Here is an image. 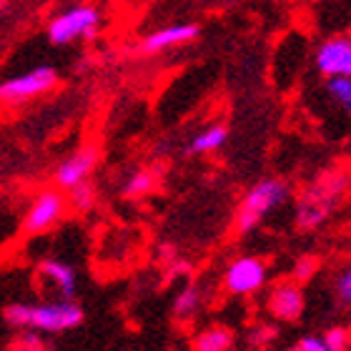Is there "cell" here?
Wrapping results in <instances>:
<instances>
[{"instance_id":"6da1fadb","label":"cell","mask_w":351,"mask_h":351,"mask_svg":"<svg viewBox=\"0 0 351 351\" xmlns=\"http://www.w3.org/2000/svg\"><path fill=\"white\" fill-rule=\"evenodd\" d=\"M3 319L8 326L21 331H36V334H63V331L78 329L86 319V311L75 299H53L25 304L13 301L3 308Z\"/></svg>"},{"instance_id":"7a4b0ae2","label":"cell","mask_w":351,"mask_h":351,"mask_svg":"<svg viewBox=\"0 0 351 351\" xmlns=\"http://www.w3.org/2000/svg\"><path fill=\"white\" fill-rule=\"evenodd\" d=\"M346 183H349V178L344 173H326L316 186L304 191L299 208H296V226L301 231H311V228L322 226L331 216L334 201L346 189Z\"/></svg>"},{"instance_id":"3957f363","label":"cell","mask_w":351,"mask_h":351,"mask_svg":"<svg viewBox=\"0 0 351 351\" xmlns=\"http://www.w3.org/2000/svg\"><path fill=\"white\" fill-rule=\"evenodd\" d=\"M286 196H289V189H286L284 181H278V178L258 181L239 204V211H236L234 219L236 234H249L251 228H256L271 208L284 204Z\"/></svg>"},{"instance_id":"277c9868","label":"cell","mask_w":351,"mask_h":351,"mask_svg":"<svg viewBox=\"0 0 351 351\" xmlns=\"http://www.w3.org/2000/svg\"><path fill=\"white\" fill-rule=\"evenodd\" d=\"M103 13L95 5H73L48 21L45 36L53 45H68L81 38H93L101 30Z\"/></svg>"},{"instance_id":"5b68a950","label":"cell","mask_w":351,"mask_h":351,"mask_svg":"<svg viewBox=\"0 0 351 351\" xmlns=\"http://www.w3.org/2000/svg\"><path fill=\"white\" fill-rule=\"evenodd\" d=\"M58 83V73L51 66H38L28 73L13 75L8 81H0V103H25L30 98L48 93Z\"/></svg>"},{"instance_id":"8992f818","label":"cell","mask_w":351,"mask_h":351,"mask_svg":"<svg viewBox=\"0 0 351 351\" xmlns=\"http://www.w3.org/2000/svg\"><path fill=\"white\" fill-rule=\"evenodd\" d=\"M66 213V198L56 189H48L43 193H38L36 201L30 204L28 213L23 216L21 231L25 236H36L51 231Z\"/></svg>"},{"instance_id":"52a82bcc","label":"cell","mask_w":351,"mask_h":351,"mask_svg":"<svg viewBox=\"0 0 351 351\" xmlns=\"http://www.w3.org/2000/svg\"><path fill=\"white\" fill-rule=\"evenodd\" d=\"M316 68L326 78H351V36L326 38L316 48Z\"/></svg>"},{"instance_id":"ba28073f","label":"cell","mask_w":351,"mask_h":351,"mask_svg":"<svg viewBox=\"0 0 351 351\" xmlns=\"http://www.w3.org/2000/svg\"><path fill=\"white\" fill-rule=\"evenodd\" d=\"M263 281H266V263L254 256L236 258L226 269V276H223L226 289L231 293H236V296L256 293L263 286Z\"/></svg>"},{"instance_id":"9c48e42d","label":"cell","mask_w":351,"mask_h":351,"mask_svg":"<svg viewBox=\"0 0 351 351\" xmlns=\"http://www.w3.org/2000/svg\"><path fill=\"white\" fill-rule=\"evenodd\" d=\"M95 163H98V148L95 146H83L75 154H71L66 161L56 169V183L58 189L73 191L75 186L88 183L90 173H93Z\"/></svg>"},{"instance_id":"30bf717a","label":"cell","mask_w":351,"mask_h":351,"mask_svg":"<svg viewBox=\"0 0 351 351\" xmlns=\"http://www.w3.org/2000/svg\"><path fill=\"white\" fill-rule=\"evenodd\" d=\"M201 36V25L198 23H173V25H166V28L154 30L151 36H146L138 43V51L146 53V56H154V53H163L176 45H186L191 40H196Z\"/></svg>"},{"instance_id":"8fae6325","label":"cell","mask_w":351,"mask_h":351,"mask_svg":"<svg viewBox=\"0 0 351 351\" xmlns=\"http://www.w3.org/2000/svg\"><path fill=\"white\" fill-rule=\"evenodd\" d=\"M269 311L278 322H296L304 314V291L296 281H281L269 293Z\"/></svg>"},{"instance_id":"7c38bea8","label":"cell","mask_w":351,"mask_h":351,"mask_svg":"<svg viewBox=\"0 0 351 351\" xmlns=\"http://www.w3.org/2000/svg\"><path fill=\"white\" fill-rule=\"evenodd\" d=\"M38 274L53 286V291L58 293V299H75L78 291V274L68 261L63 258H43L38 263Z\"/></svg>"},{"instance_id":"4fadbf2b","label":"cell","mask_w":351,"mask_h":351,"mask_svg":"<svg viewBox=\"0 0 351 351\" xmlns=\"http://www.w3.org/2000/svg\"><path fill=\"white\" fill-rule=\"evenodd\" d=\"M234 346V331L228 326H211L193 339V351H228Z\"/></svg>"},{"instance_id":"5bb4252c","label":"cell","mask_w":351,"mask_h":351,"mask_svg":"<svg viewBox=\"0 0 351 351\" xmlns=\"http://www.w3.org/2000/svg\"><path fill=\"white\" fill-rule=\"evenodd\" d=\"M228 138V128L223 123L208 125L206 131H201L196 138L189 143V154H211V151H219Z\"/></svg>"},{"instance_id":"9a60e30c","label":"cell","mask_w":351,"mask_h":351,"mask_svg":"<svg viewBox=\"0 0 351 351\" xmlns=\"http://www.w3.org/2000/svg\"><path fill=\"white\" fill-rule=\"evenodd\" d=\"M156 181H158V171L154 169H138L136 173H131V178L125 181L123 186V196L128 198H138L146 196L156 189Z\"/></svg>"},{"instance_id":"2e32d148","label":"cell","mask_w":351,"mask_h":351,"mask_svg":"<svg viewBox=\"0 0 351 351\" xmlns=\"http://www.w3.org/2000/svg\"><path fill=\"white\" fill-rule=\"evenodd\" d=\"M198 306H201V291H198L196 284H189L183 286L178 296L173 299V316L176 319H191V316L196 314Z\"/></svg>"},{"instance_id":"e0dca14e","label":"cell","mask_w":351,"mask_h":351,"mask_svg":"<svg viewBox=\"0 0 351 351\" xmlns=\"http://www.w3.org/2000/svg\"><path fill=\"white\" fill-rule=\"evenodd\" d=\"M326 90H329L331 101L351 116V78H331Z\"/></svg>"},{"instance_id":"ac0fdd59","label":"cell","mask_w":351,"mask_h":351,"mask_svg":"<svg viewBox=\"0 0 351 351\" xmlns=\"http://www.w3.org/2000/svg\"><path fill=\"white\" fill-rule=\"evenodd\" d=\"M68 201H71V206H73L75 211H88L95 204V189L90 183H81L73 191H68Z\"/></svg>"},{"instance_id":"d6986e66","label":"cell","mask_w":351,"mask_h":351,"mask_svg":"<svg viewBox=\"0 0 351 351\" xmlns=\"http://www.w3.org/2000/svg\"><path fill=\"white\" fill-rule=\"evenodd\" d=\"M10 351H48L43 337L36 334V331H21L18 337L13 339Z\"/></svg>"},{"instance_id":"ffe728a7","label":"cell","mask_w":351,"mask_h":351,"mask_svg":"<svg viewBox=\"0 0 351 351\" xmlns=\"http://www.w3.org/2000/svg\"><path fill=\"white\" fill-rule=\"evenodd\" d=\"M322 339L329 351H346L349 349L351 334H349V329H344V326H334V329L326 331Z\"/></svg>"},{"instance_id":"44dd1931","label":"cell","mask_w":351,"mask_h":351,"mask_svg":"<svg viewBox=\"0 0 351 351\" xmlns=\"http://www.w3.org/2000/svg\"><path fill=\"white\" fill-rule=\"evenodd\" d=\"M319 271V258L316 256H301L293 266V281L301 284V281H308Z\"/></svg>"},{"instance_id":"7402d4cb","label":"cell","mask_w":351,"mask_h":351,"mask_svg":"<svg viewBox=\"0 0 351 351\" xmlns=\"http://www.w3.org/2000/svg\"><path fill=\"white\" fill-rule=\"evenodd\" d=\"M337 296L341 304L351 306V269H346L344 274L337 278Z\"/></svg>"},{"instance_id":"603a6c76","label":"cell","mask_w":351,"mask_h":351,"mask_svg":"<svg viewBox=\"0 0 351 351\" xmlns=\"http://www.w3.org/2000/svg\"><path fill=\"white\" fill-rule=\"evenodd\" d=\"M274 339H276V329H274V326H266V324H263V326H258V329L254 331V334H251V344L269 346L271 341H274Z\"/></svg>"},{"instance_id":"cb8c5ba5","label":"cell","mask_w":351,"mask_h":351,"mask_svg":"<svg viewBox=\"0 0 351 351\" xmlns=\"http://www.w3.org/2000/svg\"><path fill=\"white\" fill-rule=\"evenodd\" d=\"M293 351H329L322 337H304Z\"/></svg>"},{"instance_id":"d4e9b609","label":"cell","mask_w":351,"mask_h":351,"mask_svg":"<svg viewBox=\"0 0 351 351\" xmlns=\"http://www.w3.org/2000/svg\"><path fill=\"white\" fill-rule=\"evenodd\" d=\"M289 351H293V349H289Z\"/></svg>"}]
</instances>
